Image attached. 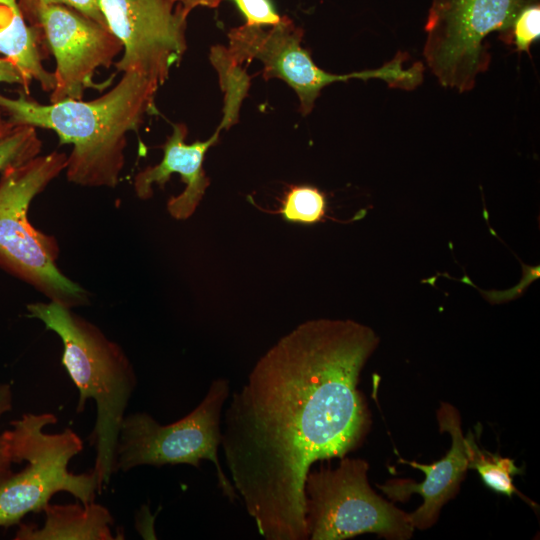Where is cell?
<instances>
[{
	"label": "cell",
	"mask_w": 540,
	"mask_h": 540,
	"mask_svg": "<svg viewBox=\"0 0 540 540\" xmlns=\"http://www.w3.org/2000/svg\"><path fill=\"white\" fill-rule=\"evenodd\" d=\"M378 343L353 320H308L274 344L233 393L220 445L264 539H309L307 474L316 461L344 457L367 432L358 382Z\"/></svg>",
	"instance_id": "obj_1"
},
{
	"label": "cell",
	"mask_w": 540,
	"mask_h": 540,
	"mask_svg": "<svg viewBox=\"0 0 540 540\" xmlns=\"http://www.w3.org/2000/svg\"><path fill=\"white\" fill-rule=\"evenodd\" d=\"M159 87L126 72L108 92L91 101L65 99L41 104L21 91L17 98L0 94V109L13 125L53 130L60 144H72L65 168L69 182L114 188L125 164L127 134L145 116L156 113Z\"/></svg>",
	"instance_id": "obj_2"
},
{
	"label": "cell",
	"mask_w": 540,
	"mask_h": 540,
	"mask_svg": "<svg viewBox=\"0 0 540 540\" xmlns=\"http://www.w3.org/2000/svg\"><path fill=\"white\" fill-rule=\"evenodd\" d=\"M27 310L62 341V364L79 392L76 411L83 412L88 400L96 404L91 440L100 491L115 473L120 428L137 385L133 365L117 343L71 308L50 301L28 304Z\"/></svg>",
	"instance_id": "obj_3"
},
{
	"label": "cell",
	"mask_w": 540,
	"mask_h": 540,
	"mask_svg": "<svg viewBox=\"0 0 540 540\" xmlns=\"http://www.w3.org/2000/svg\"><path fill=\"white\" fill-rule=\"evenodd\" d=\"M228 46L214 47L211 61L218 71L221 88L227 97L245 95L248 81L240 69L245 61L258 60L263 65L265 80L278 78L297 94L300 112L308 115L321 90L338 81L349 79H381L390 87L411 90L423 80V65L404 67L406 55L398 53L382 67L349 74H333L318 67L308 50L303 48V30L288 16L268 29L242 25L230 30Z\"/></svg>",
	"instance_id": "obj_4"
},
{
	"label": "cell",
	"mask_w": 540,
	"mask_h": 540,
	"mask_svg": "<svg viewBox=\"0 0 540 540\" xmlns=\"http://www.w3.org/2000/svg\"><path fill=\"white\" fill-rule=\"evenodd\" d=\"M66 165L67 155L53 151L1 172L0 267L50 301L73 308L88 303L87 292L56 266V239L33 227L28 219L33 198L65 171Z\"/></svg>",
	"instance_id": "obj_5"
},
{
	"label": "cell",
	"mask_w": 540,
	"mask_h": 540,
	"mask_svg": "<svg viewBox=\"0 0 540 540\" xmlns=\"http://www.w3.org/2000/svg\"><path fill=\"white\" fill-rule=\"evenodd\" d=\"M56 423L53 413H26L2 433L13 464L26 461V465L0 476V527L18 525L27 514L42 512L57 492H68L82 504L94 501L99 491L94 469L80 474L68 469L83 441L70 428L45 432Z\"/></svg>",
	"instance_id": "obj_6"
},
{
	"label": "cell",
	"mask_w": 540,
	"mask_h": 540,
	"mask_svg": "<svg viewBox=\"0 0 540 540\" xmlns=\"http://www.w3.org/2000/svg\"><path fill=\"white\" fill-rule=\"evenodd\" d=\"M228 396L229 382L220 378L212 382L201 403L176 422L162 425L145 412L125 416L116 447L115 473L143 465L198 468L201 460H209L215 465L223 494L232 502L239 499L218 459L221 411Z\"/></svg>",
	"instance_id": "obj_7"
},
{
	"label": "cell",
	"mask_w": 540,
	"mask_h": 540,
	"mask_svg": "<svg viewBox=\"0 0 540 540\" xmlns=\"http://www.w3.org/2000/svg\"><path fill=\"white\" fill-rule=\"evenodd\" d=\"M369 464L342 457L334 468L321 466L305 480V515L311 540H343L364 533L408 539L414 527L408 513L369 486Z\"/></svg>",
	"instance_id": "obj_8"
},
{
	"label": "cell",
	"mask_w": 540,
	"mask_h": 540,
	"mask_svg": "<svg viewBox=\"0 0 540 540\" xmlns=\"http://www.w3.org/2000/svg\"><path fill=\"white\" fill-rule=\"evenodd\" d=\"M537 0H431L423 49L425 61L446 88L467 92L490 64L485 39L508 31Z\"/></svg>",
	"instance_id": "obj_9"
},
{
	"label": "cell",
	"mask_w": 540,
	"mask_h": 540,
	"mask_svg": "<svg viewBox=\"0 0 540 540\" xmlns=\"http://www.w3.org/2000/svg\"><path fill=\"white\" fill-rule=\"evenodd\" d=\"M17 2L28 24L40 29L44 46L56 60L51 103L80 100L85 90H103L109 85L111 79L100 84L93 80L95 71L109 68L123 50L108 28L67 6Z\"/></svg>",
	"instance_id": "obj_10"
},
{
	"label": "cell",
	"mask_w": 540,
	"mask_h": 540,
	"mask_svg": "<svg viewBox=\"0 0 540 540\" xmlns=\"http://www.w3.org/2000/svg\"><path fill=\"white\" fill-rule=\"evenodd\" d=\"M108 29L123 47L119 72L136 73L158 87L186 51L187 17L178 0H99Z\"/></svg>",
	"instance_id": "obj_11"
},
{
	"label": "cell",
	"mask_w": 540,
	"mask_h": 540,
	"mask_svg": "<svg viewBox=\"0 0 540 540\" xmlns=\"http://www.w3.org/2000/svg\"><path fill=\"white\" fill-rule=\"evenodd\" d=\"M437 419L440 431L449 432L452 438L451 448L445 457L429 465L399 460L421 470L425 474L424 481L416 483L411 479H392L379 485L393 501L404 502L413 493L423 498L422 505L409 514L413 527L421 530L435 523L442 506L456 494L469 464L458 411L448 403H441Z\"/></svg>",
	"instance_id": "obj_12"
},
{
	"label": "cell",
	"mask_w": 540,
	"mask_h": 540,
	"mask_svg": "<svg viewBox=\"0 0 540 540\" xmlns=\"http://www.w3.org/2000/svg\"><path fill=\"white\" fill-rule=\"evenodd\" d=\"M188 129L184 123L172 125V134L163 145V158L157 165L148 166L134 178V190L140 199L152 196V186L161 188L169 181L173 173H178L186 187L178 196L167 202L169 214L177 220H185L193 215L210 179L203 169V161L208 149L218 141L220 129L205 141L186 144Z\"/></svg>",
	"instance_id": "obj_13"
},
{
	"label": "cell",
	"mask_w": 540,
	"mask_h": 540,
	"mask_svg": "<svg viewBox=\"0 0 540 540\" xmlns=\"http://www.w3.org/2000/svg\"><path fill=\"white\" fill-rule=\"evenodd\" d=\"M42 526L18 524L15 540H114L109 510L94 501L88 504H51L44 509Z\"/></svg>",
	"instance_id": "obj_14"
},
{
	"label": "cell",
	"mask_w": 540,
	"mask_h": 540,
	"mask_svg": "<svg viewBox=\"0 0 540 540\" xmlns=\"http://www.w3.org/2000/svg\"><path fill=\"white\" fill-rule=\"evenodd\" d=\"M43 49L40 29L28 24L17 0H0V53L16 65L29 85L36 80L51 93L56 79L43 66Z\"/></svg>",
	"instance_id": "obj_15"
},
{
	"label": "cell",
	"mask_w": 540,
	"mask_h": 540,
	"mask_svg": "<svg viewBox=\"0 0 540 540\" xmlns=\"http://www.w3.org/2000/svg\"><path fill=\"white\" fill-rule=\"evenodd\" d=\"M465 443L469 460L468 469L476 470L487 487L508 497L514 493L521 496L513 483V476L522 473V469L515 465L514 460L482 451L471 433L465 437ZM521 497L531 505L534 504L529 499Z\"/></svg>",
	"instance_id": "obj_16"
},
{
	"label": "cell",
	"mask_w": 540,
	"mask_h": 540,
	"mask_svg": "<svg viewBox=\"0 0 540 540\" xmlns=\"http://www.w3.org/2000/svg\"><path fill=\"white\" fill-rule=\"evenodd\" d=\"M41 147L35 127L10 123L0 132V173L38 156Z\"/></svg>",
	"instance_id": "obj_17"
},
{
	"label": "cell",
	"mask_w": 540,
	"mask_h": 540,
	"mask_svg": "<svg viewBox=\"0 0 540 540\" xmlns=\"http://www.w3.org/2000/svg\"><path fill=\"white\" fill-rule=\"evenodd\" d=\"M326 210L323 193L311 186H294L285 195L280 213L289 222L313 224Z\"/></svg>",
	"instance_id": "obj_18"
},
{
	"label": "cell",
	"mask_w": 540,
	"mask_h": 540,
	"mask_svg": "<svg viewBox=\"0 0 540 540\" xmlns=\"http://www.w3.org/2000/svg\"><path fill=\"white\" fill-rule=\"evenodd\" d=\"M511 29L513 43L517 50L529 53L532 43L540 35V6L538 2L522 9Z\"/></svg>",
	"instance_id": "obj_19"
},
{
	"label": "cell",
	"mask_w": 540,
	"mask_h": 540,
	"mask_svg": "<svg viewBox=\"0 0 540 540\" xmlns=\"http://www.w3.org/2000/svg\"><path fill=\"white\" fill-rule=\"evenodd\" d=\"M246 18V25L272 26L277 24L279 16L270 0H233Z\"/></svg>",
	"instance_id": "obj_20"
},
{
	"label": "cell",
	"mask_w": 540,
	"mask_h": 540,
	"mask_svg": "<svg viewBox=\"0 0 540 540\" xmlns=\"http://www.w3.org/2000/svg\"><path fill=\"white\" fill-rule=\"evenodd\" d=\"M13 392L11 385L8 383H0V418L6 412L12 410ZM12 459L10 457L5 439L0 434V476L12 471Z\"/></svg>",
	"instance_id": "obj_21"
},
{
	"label": "cell",
	"mask_w": 540,
	"mask_h": 540,
	"mask_svg": "<svg viewBox=\"0 0 540 540\" xmlns=\"http://www.w3.org/2000/svg\"><path fill=\"white\" fill-rule=\"evenodd\" d=\"M45 5H63L70 7L88 18L107 27L99 0H34Z\"/></svg>",
	"instance_id": "obj_22"
},
{
	"label": "cell",
	"mask_w": 540,
	"mask_h": 540,
	"mask_svg": "<svg viewBox=\"0 0 540 540\" xmlns=\"http://www.w3.org/2000/svg\"><path fill=\"white\" fill-rule=\"evenodd\" d=\"M18 84L22 91L29 95L30 85L26 82L24 76L16 65L3 57L0 58V83Z\"/></svg>",
	"instance_id": "obj_23"
},
{
	"label": "cell",
	"mask_w": 540,
	"mask_h": 540,
	"mask_svg": "<svg viewBox=\"0 0 540 540\" xmlns=\"http://www.w3.org/2000/svg\"><path fill=\"white\" fill-rule=\"evenodd\" d=\"M222 0H178V5L183 14L188 15L197 7L216 8Z\"/></svg>",
	"instance_id": "obj_24"
},
{
	"label": "cell",
	"mask_w": 540,
	"mask_h": 540,
	"mask_svg": "<svg viewBox=\"0 0 540 540\" xmlns=\"http://www.w3.org/2000/svg\"><path fill=\"white\" fill-rule=\"evenodd\" d=\"M9 125L10 123L6 119L3 118V113L0 109V132L5 130Z\"/></svg>",
	"instance_id": "obj_25"
}]
</instances>
